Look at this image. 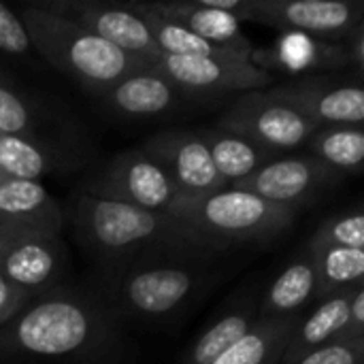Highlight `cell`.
<instances>
[{
    "mask_svg": "<svg viewBox=\"0 0 364 364\" xmlns=\"http://www.w3.org/2000/svg\"><path fill=\"white\" fill-rule=\"evenodd\" d=\"M70 215L79 243L109 271L158 258L207 260L215 254L173 215L143 211L83 190L77 194Z\"/></svg>",
    "mask_w": 364,
    "mask_h": 364,
    "instance_id": "cell-1",
    "label": "cell"
},
{
    "mask_svg": "<svg viewBox=\"0 0 364 364\" xmlns=\"http://www.w3.org/2000/svg\"><path fill=\"white\" fill-rule=\"evenodd\" d=\"M109 311L73 292H45L0 324V360L70 358L96 350L109 337Z\"/></svg>",
    "mask_w": 364,
    "mask_h": 364,
    "instance_id": "cell-2",
    "label": "cell"
},
{
    "mask_svg": "<svg viewBox=\"0 0 364 364\" xmlns=\"http://www.w3.org/2000/svg\"><path fill=\"white\" fill-rule=\"evenodd\" d=\"M19 19L30 45L51 66L92 90L102 92L122 77L147 66L53 6H26Z\"/></svg>",
    "mask_w": 364,
    "mask_h": 364,
    "instance_id": "cell-3",
    "label": "cell"
},
{
    "mask_svg": "<svg viewBox=\"0 0 364 364\" xmlns=\"http://www.w3.org/2000/svg\"><path fill=\"white\" fill-rule=\"evenodd\" d=\"M175 218L211 252L267 243L284 235L296 220V211L269 203L237 188H222L205 198L186 203Z\"/></svg>",
    "mask_w": 364,
    "mask_h": 364,
    "instance_id": "cell-4",
    "label": "cell"
},
{
    "mask_svg": "<svg viewBox=\"0 0 364 364\" xmlns=\"http://www.w3.org/2000/svg\"><path fill=\"white\" fill-rule=\"evenodd\" d=\"M203 258H158L109 271L102 286L107 311L134 320L177 314L205 284Z\"/></svg>",
    "mask_w": 364,
    "mask_h": 364,
    "instance_id": "cell-5",
    "label": "cell"
},
{
    "mask_svg": "<svg viewBox=\"0 0 364 364\" xmlns=\"http://www.w3.org/2000/svg\"><path fill=\"white\" fill-rule=\"evenodd\" d=\"M222 130L250 139L273 156L303 147L318 126L277 87L245 92L220 115Z\"/></svg>",
    "mask_w": 364,
    "mask_h": 364,
    "instance_id": "cell-6",
    "label": "cell"
},
{
    "mask_svg": "<svg viewBox=\"0 0 364 364\" xmlns=\"http://www.w3.org/2000/svg\"><path fill=\"white\" fill-rule=\"evenodd\" d=\"M83 192L173 218L181 207V196L173 179L164 166L143 149H130L115 156Z\"/></svg>",
    "mask_w": 364,
    "mask_h": 364,
    "instance_id": "cell-7",
    "label": "cell"
},
{
    "mask_svg": "<svg viewBox=\"0 0 364 364\" xmlns=\"http://www.w3.org/2000/svg\"><path fill=\"white\" fill-rule=\"evenodd\" d=\"M360 0H245L241 19L322 38L352 36L363 28Z\"/></svg>",
    "mask_w": 364,
    "mask_h": 364,
    "instance_id": "cell-8",
    "label": "cell"
},
{
    "mask_svg": "<svg viewBox=\"0 0 364 364\" xmlns=\"http://www.w3.org/2000/svg\"><path fill=\"white\" fill-rule=\"evenodd\" d=\"M343 177V173L326 166L309 154L286 158L279 156L258 168L247 179L232 183L230 188L245 190L269 203L299 211V207H305L318 194L339 183Z\"/></svg>",
    "mask_w": 364,
    "mask_h": 364,
    "instance_id": "cell-9",
    "label": "cell"
},
{
    "mask_svg": "<svg viewBox=\"0 0 364 364\" xmlns=\"http://www.w3.org/2000/svg\"><path fill=\"white\" fill-rule=\"evenodd\" d=\"M141 149L164 166L181 196V205L205 198L226 188V181L220 177L200 132H160L151 136Z\"/></svg>",
    "mask_w": 364,
    "mask_h": 364,
    "instance_id": "cell-10",
    "label": "cell"
},
{
    "mask_svg": "<svg viewBox=\"0 0 364 364\" xmlns=\"http://www.w3.org/2000/svg\"><path fill=\"white\" fill-rule=\"evenodd\" d=\"M66 252L60 237L21 230H0V275L32 294L49 292L60 279Z\"/></svg>",
    "mask_w": 364,
    "mask_h": 364,
    "instance_id": "cell-11",
    "label": "cell"
},
{
    "mask_svg": "<svg viewBox=\"0 0 364 364\" xmlns=\"http://www.w3.org/2000/svg\"><path fill=\"white\" fill-rule=\"evenodd\" d=\"M162 77H166L177 90L190 94H230V92H256L269 85L273 79L269 73L252 62L218 60V58H177L162 53L154 64Z\"/></svg>",
    "mask_w": 364,
    "mask_h": 364,
    "instance_id": "cell-12",
    "label": "cell"
},
{
    "mask_svg": "<svg viewBox=\"0 0 364 364\" xmlns=\"http://www.w3.org/2000/svg\"><path fill=\"white\" fill-rule=\"evenodd\" d=\"M66 6L70 9L68 17L73 21L90 30L98 38L111 43L119 51L141 60L143 64L151 66L162 55L145 21L130 6L122 9V6H109V4H98V2H75Z\"/></svg>",
    "mask_w": 364,
    "mask_h": 364,
    "instance_id": "cell-13",
    "label": "cell"
},
{
    "mask_svg": "<svg viewBox=\"0 0 364 364\" xmlns=\"http://www.w3.org/2000/svg\"><path fill=\"white\" fill-rule=\"evenodd\" d=\"M277 92L299 107L316 126H363L364 90L356 83L333 85L318 79L296 81Z\"/></svg>",
    "mask_w": 364,
    "mask_h": 364,
    "instance_id": "cell-14",
    "label": "cell"
},
{
    "mask_svg": "<svg viewBox=\"0 0 364 364\" xmlns=\"http://www.w3.org/2000/svg\"><path fill=\"white\" fill-rule=\"evenodd\" d=\"M64 215L38 181L0 179V230L60 237Z\"/></svg>",
    "mask_w": 364,
    "mask_h": 364,
    "instance_id": "cell-15",
    "label": "cell"
},
{
    "mask_svg": "<svg viewBox=\"0 0 364 364\" xmlns=\"http://www.w3.org/2000/svg\"><path fill=\"white\" fill-rule=\"evenodd\" d=\"M154 13L183 26L203 41L226 49L243 60L252 62L254 47L239 28V19L230 13L207 6L203 0H173V2H147Z\"/></svg>",
    "mask_w": 364,
    "mask_h": 364,
    "instance_id": "cell-16",
    "label": "cell"
},
{
    "mask_svg": "<svg viewBox=\"0 0 364 364\" xmlns=\"http://www.w3.org/2000/svg\"><path fill=\"white\" fill-rule=\"evenodd\" d=\"M360 288H363V284L352 290H346L341 294H335L326 301H320L316 311L296 324V328L282 354V363L296 364L303 356H307L309 352H314L318 348H324L335 341H348L350 307H352V299H354L356 290H360Z\"/></svg>",
    "mask_w": 364,
    "mask_h": 364,
    "instance_id": "cell-17",
    "label": "cell"
},
{
    "mask_svg": "<svg viewBox=\"0 0 364 364\" xmlns=\"http://www.w3.org/2000/svg\"><path fill=\"white\" fill-rule=\"evenodd\" d=\"M107 105L124 115L151 117L177 105L179 90L151 66H143L100 92Z\"/></svg>",
    "mask_w": 364,
    "mask_h": 364,
    "instance_id": "cell-18",
    "label": "cell"
},
{
    "mask_svg": "<svg viewBox=\"0 0 364 364\" xmlns=\"http://www.w3.org/2000/svg\"><path fill=\"white\" fill-rule=\"evenodd\" d=\"M311 299H316V262L305 247L269 286L258 305V318L296 316Z\"/></svg>",
    "mask_w": 364,
    "mask_h": 364,
    "instance_id": "cell-19",
    "label": "cell"
},
{
    "mask_svg": "<svg viewBox=\"0 0 364 364\" xmlns=\"http://www.w3.org/2000/svg\"><path fill=\"white\" fill-rule=\"evenodd\" d=\"M299 320L288 318H258L254 326L237 339L213 364H271L282 358Z\"/></svg>",
    "mask_w": 364,
    "mask_h": 364,
    "instance_id": "cell-20",
    "label": "cell"
},
{
    "mask_svg": "<svg viewBox=\"0 0 364 364\" xmlns=\"http://www.w3.org/2000/svg\"><path fill=\"white\" fill-rule=\"evenodd\" d=\"M200 136L205 139L211 160H213L220 177L226 181V186L247 179L258 168H262L271 160L279 158V156H273L267 149L258 147L250 139L239 136L228 130H222V128L200 130Z\"/></svg>",
    "mask_w": 364,
    "mask_h": 364,
    "instance_id": "cell-21",
    "label": "cell"
},
{
    "mask_svg": "<svg viewBox=\"0 0 364 364\" xmlns=\"http://www.w3.org/2000/svg\"><path fill=\"white\" fill-rule=\"evenodd\" d=\"M309 252L316 262V299L318 301H326L335 294H341L363 284L364 250L322 247V250H309Z\"/></svg>",
    "mask_w": 364,
    "mask_h": 364,
    "instance_id": "cell-22",
    "label": "cell"
},
{
    "mask_svg": "<svg viewBox=\"0 0 364 364\" xmlns=\"http://www.w3.org/2000/svg\"><path fill=\"white\" fill-rule=\"evenodd\" d=\"M258 320V307L247 301L245 305L226 311L213 322L188 350L181 364H213L237 339H241Z\"/></svg>",
    "mask_w": 364,
    "mask_h": 364,
    "instance_id": "cell-23",
    "label": "cell"
},
{
    "mask_svg": "<svg viewBox=\"0 0 364 364\" xmlns=\"http://www.w3.org/2000/svg\"><path fill=\"white\" fill-rule=\"evenodd\" d=\"M311 158L348 175L358 173L364 162V132L358 126H326L318 128L307 141Z\"/></svg>",
    "mask_w": 364,
    "mask_h": 364,
    "instance_id": "cell-24",
    "label": "cell"
},
{
    "mask_svg": "<svg viewBox=\"0 0 364 364\" xmlns=\"http://www.w3.org/2000/svg\"><path fill=\"white\" fill-rule=\"evenodd\" d=\"M49 168L47 154L38 149L32 141L19 134L0 132V175L6 179H28L45 175Z\"/></svg>",
    "mask_w": 364,
    "mask_h": 364,
    "instance_id": "cell-25",
    "label": "cell"
},
{
    "mask_svg": "<svg viewBox=\"0 0 364 364\" xmlns=\"http://www.w3.org/2000/svg\"><path fill=\"white\" fill-rule=\"evenodd\" d=\"M309 250L322 247H352L364 250V215L360 209L348 211L326 220L307 243Z\"/></svg>",
    "mask_w": 364,
    "mask_h": 364,
    "instance_id": "cell-26",
    "label": "cell"
},
{
    "mask_svg": "<svg viewBox=\"0 0 364 364\" xmlns=\"http://www.w3.org/2000/svg\"><path fill=\"white\" fill-rule=\"evenodd\" d=\"M364 339L335 341L303 356L296 364H363Z\"/></svg>",
    "mask_w": 364,
    "mask_h": 364,
    "instance_id": "cell-27",
    "label": "cell"
},
{
    "mask_svg": "<svg viewBox=\"0 0 364 364\" xmlns=\"http://www.w3.org/2000/svg\"><path fill=\"white\" fill-rule=\"evenodd\" d=\"M30 47L32 45L19 15H15L4 2H0V51L21 55Z\"/></svg>",
    "mask_w": 364,
    "mask_h": 364,
    "instance_id": "cell-28",
    "label": "cell"
},
{
    "mask_svg": "<svg viewBox=\"0 0 364 364\" xmlns=\"http://www.w3.org/2000/svg\"><path fill=\"white\" fill-rule=\"evenodd\" d=\"M28 128H30L28 107L13 92L0 87V132L21 136Z\"/></svg>",
    "mask_w": 364,
    "mask_h": 364,
    "instance_id": "cell-29",
    "label": "cell"
},
{
    "mask_svg": "<svg viewBox=\"0 0 364 364\" xmlns=\"http://www.w3.org/2000/svg\"><path fill=\"white\" fill-rule=\"evenodd\" d=\"M30 301V294L15 288L11 282H6L0 275V324H4L6 320H11L15 314H19Z\"/></svg>",
    "mask_w": 364,
    "mask_h": 364,
    "instance_id": "cell-30",
    "label": "cell"
},
{
    "mask_svg": "<svg viewBox=\"0 0 364 364\" xmlns=\"http://www.w3.org/2000/svg\"><path fill=\"white\" fill-rule=\"evenodd\" d=\"M0 179H2V175H0Z\"/></svg>",
    "mask_w": 364,
    "mask_h": 364,
    "instance_id": "cell-31",
    "label": "cell"
}]
</instances>
